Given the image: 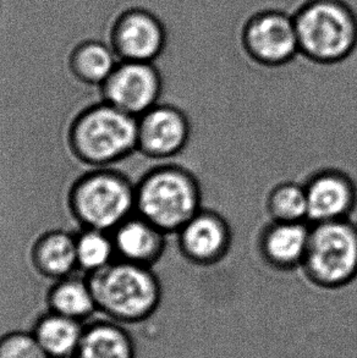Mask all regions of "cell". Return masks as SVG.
I'll list each match as a JSON object with an SVG mask.
<instances>
[{
    "mask_svg": "<svg viewBox=\"0 0 357 358\" xmlns=\"http://www.w3.org/2000/svg\"><path fill=\"white\" fill-rule=\"evenodd\" d=\"M97 308L108 320L122 325L145 323L162 300V286L150 266L118 259L90 274Z\"/></svg>",
    "mask_w": 357,
    "mask_h": 358,
    "instance_id": "cell-1",
    "label": "cell"
},
{
    "mask_svg": "<svg viewBox=\"0 0 357 358\" xmlns=\"http://www.w3.org/2000/svg\"><path fill=\"white\" fill-rule=\"evenodd\" d=\"M69 141L76 159L86 166H118L137 152L139 117L102 101L78 114Z\"/></svg>",
    "mask_w": 357,
    "mask_h": 358,
    "instance_id": "cell-2",
    "label": "cell"
},
{
    "mask_svg": "<svg viewBox=\"0 0 357 358\" xmlns=\"http://www.w3.org/2000/svg\"><path fill=\"white\" fill-rule=\"evenodd\" d=\"M201 208L200 184L183 165H153L136 182V213L165 234L178 233Z\"/></svg>",
    "mask_w": 357,
    "mask_h": 358,
    "instance_id": "cell-3",
    "label": "cell"
},
{
    "mask_svg": "<svg viewBox=\"0 0 357 358\" xmlns=\"http://www.w3.org/2000/svg\"><path fill=\"white\" fill-rule=\"evenodd\" d=\"M69 206L78 228L111 233L136 213V181L119 166L88 170L74 184Z\"/></svg>",
    "mask_w": 357,
    "mask_h": 358,
    "instance_id": "cell-4",
    "label": "cell"
},
{
    "mask_svg": "<svg viewBox=\"0 0 357 358\" xmlns=\"http://www.w3.org/2000/svg\"><path fill=\"white\" fill-rule=\"evenodd\" d=\"M304 273L317 285L338 289L357 278V224L351 219L311 224Z\"/></svg>",
    "mask_w": 357,
    "mask_h": 358,
    "instance_id": "cell-5",
    "label": "cell"
},
{
    "mask_svg": "<svg viewBox=\"0 0 357 358\" xmlns=\"http://www.w3.org/2000/svg\"><path fill=\"white\" fill-rule=\"evenodd\" d=\"M300 50L322 63L346 58L356 44L353 14L337 0H316L294 20Z\"/></svg>",
    "mask_w": 357,
    "mask_h": 358,
    "instance_id": "cell-6",
    "label": "cell"
},
{
    "mask_svg": "<svg viewBox=\"0 0 357 358\" xmlns=\"http://www.w3.org/2000/svg\"><path fill=\"white\" fill-rule=\"evenodd\" d=\"M103 101L139 117L160 102L162 80L152 63L125 60L101 86Z\"/></svg>",
    "mask_w": 357,
    "mask_h": 358,
    "instance_id": "cell-7",
    "label": "cell"
},
{
    "mask_svg": "<svg viewBox=\"0 0 357 358\" xmlns=\"http://www.w3.org/2000/svg\"><path fill=\"white\" fill-rule=\"evenodd\" d=\"M191 125L180 108L158 103L139 117L137 152L153 165L180 155L188 145Z\"/></svg>",
    "mask_w": 357,
    "mask_h": 358,
    "instance_id": "cell-8",
    "label": "cell"
},
{
    "mask_svg": "<svg viewBox=\"0 0 357 358\" xmlns=\"http://www.w3.org/2000/svg\"><path fill=\"white\" fill-rule=\"evenodd\" d=\"M309 224L350 219L357 207L355 180L343 170H319L304 184Z\"/></svg>",
    "mask_w": 357,
    "mask_h": 358,
    "instance_id": "cell-9",
    "label": "cell"
},
{
    "mask_svg": "<svg viewBox=\"0 0 357 358\" xmlns=\"http://www.w3.org/2000/svg\"><path fill=\"white\" fill-rule=\"evenodd\" d=\"M178 250L198 264H212L222 259L232 246V228L222 214L201 208L175 234Z\"/></svg>",
    "mask_w": 357,
    "mask_h": 358,
    "instance_id": "cell-10",
    "label": "cell"
},
{
    "mask_svg": "<svg viewBox=\"0 0 357 358\" xmlns=\"http://www.w3.org/2000/svg\"><path fill=\"white\" fill-rule=\"evenodd\" d=\"M246 45L253 58L266 65H280L300 52L294 20L267 13L253 20L246 32Z\"/></svg>",
    "mask_w": 357,
    "mask_h": 358,
    "instance_id": "cell-11",
    "label": "cell"
},
{
    "mask_svg": "<svg viewBox=\"0 0 357 358\" xmlns=\"http://www.w3.org/2000/svg\"><path fill=\"white\" fill-rule=\"evenodd\" d=\"M111 234L118 259L150 268L164 255L169 235L137 213L124 220Z\"/></svg>",
    "mask_w": 357,
    "mask_h": 358,
    "instance_id": "cell-12",
    "label": "cell"
},
{
    "mask_svg": "<svg viewBox=\"0 0 357 358\" xmlns=\"http://www.w3.org/2000/svg\"><path fill=\"white\" fill-rule=\"evenodd\" d=\"M164 44L160 22L145 11H130L122 16L116 27L114 45L120 62L152 63Z\"/></svg>",
    "mask_w": 357,
    "mask_h": 358,
    "instance_id": "cell-13",
    "label": "cell"
},
{
    "mask_svg": "<svg viewBox=\"0 0 357 358\" xmlns=\"http://www.w3.org/2000/svg\"><path fill=\"white\" fill-rule=\"evenodd\" d=\"M309 222H272L262 231L260 248L270 266L294 269L302 266L309 247Z\"/></svg>",
    "mask_w": 357,
    "mask_h": 358,
    "instance_id": "cell-14",
    "label": "cell"
},
{
    "mask_svg": "<svg viewBox=\"0 0 357 358\" xmlns=\"http://www.w3.org/2000/svg\"><path fill=\"white\" fill-rule=\"evenodd\" d=\"M75 235L69 230L54 229L34 242L32 263L46 280L53 282L78 271Z\"/></svg>",
    "mask_w": 357,
    "mask_h": 358,
    "instance_id": "cell-15",
    "label": "cell"
},
{
    "mask_svg": "<svg viewBox=\"0 0 357 358\" xmlns=\"http://www.w3.org/2000/svg\"><path fill=\"white\" fill-rule=\"evenodd\" d=\"M73 358H136L135 343L125 325L108 318L93 320L85 324Z\"/></svg>",
    "mask_w": 357,
    "mask_h": 358,
    "instance_id": "cell-16",
    "label": "cell"
},
{
    "mask_svg": "<svg viewBox=\"0 0 357 358\" xmlns=\"http://www.w3.org/2000/svg\"><path fill=\"white\" fill-rule=\"evenodd\" d=\"M47 310L86 323L98 312L88 276L76 271L53 281L47 294Z\"/></svg>",
    "mask_w": 357,
    "mask_h": 358,
    "instance_id": "cell-17",
    "label": "cell"
},
{
    "mask_svg": "<svg viewBox=\"0 0 357 358\" xmlns=\"http://www.w3.org/2000/svg\"><path fill=\"white\" fill-rule=\"evenodd\" d=\"M85 324L46 310L34 320L29 331L49 358H73L83 339Z\"/></svg>",
    "mask_w": 357,
    "mask_h": 358,
    "instance_id": "cell-18",
    "label": "cell"
},
{
    "mask_svg": "<svg viewBox=\"0 0 357 358\" xmlns=\"http://www.w3.org/2000/svg\"><path fill=\"white\" fill-rule=\"evenodd\" d=\"M120 63V59L111 48L99 42H90L75 52L71 68L81 83L101 87Z\"/></svg>",
    "mask_w": 357,
    "mask_h": 358,
    "instance_id": "cell-19",
    "label": "cell"
},
{
    "mask_svg": "<svg viewBox=\"0 0 357 358\" xmlns=\"http://www.w3.org/2000/svg\"><path fill=\"white\" fill-rule=\"evenodd\" d=\"M78 271L86 275L101 271L116 259L111 233L96 229H80L75 235Z\"/></svg>",
    "mask_w": 357,
    "mask_h": 358,
    "instance_id": "cell-20",
    "label": "cell"
},
{
    "mask_svg": "<svg viewBox=\"0 0 357 358\" xmlns=\"http://www.w3.org/2000/svg\"><path fill=\"white\" fill-rule=\"evenodd\" d=\"M267 212L273 222H307L304 185L293 180L281 181L270 189Z\"/></svg>",
    "mask_w": 357,
    "mask_h": 358,
    "instance_id": "cell-21",
    "label": "cell"
},
{
    "mask_svg": "<svg viewBox=\"0 0 357 358\" xmlns=\"http://www.w3.org/2000/svg\"><path fill=\"white\" fill-rule=\"evenodd\" d=\"M0 358H49L31 331L10 330L0 335Z\"/></svg>",
    "mask_w": 357,
    "mask_h": 358,
    "instance_id": "cell-22",
    "label": "cell"
}]
</instances>
